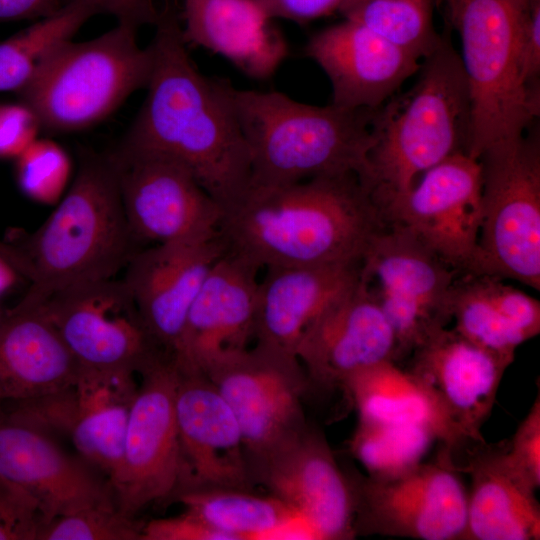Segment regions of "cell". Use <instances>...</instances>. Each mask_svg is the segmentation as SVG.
Here are the masks:
<instances>
[{
    "instance_id": "28",
    "label": "cell",
    "mask_w": 540,
    "mask_h": 540,
    "mask_svg": "<svg viewBox=\"0 0 540 540\" xmlns=\"http://www.w3.org/2000/svg\"><path fill=\"white\" fill-rule=\"evenodd\" d=\"M508 441L475 443L465 471L471 477L463 540H539L540 505L506 459Z\"/></svg>"
},
{
    "instance_id": "37",
    "label": "cell",
    "mask_w": 540,
    "mask_h": 540,
    "mask_svg": "<svg viewBox=\"0 0 540 540\" xmlns=\"http://www.w3.org/2000/svg\"><path fill=\"white\" fill-rule=\"evenodd\" d=\"M506 459L534 490L540 487V394L508 441Z\"/></svg>"
},
{
    "instance_id": "38",
    "label": "cell",
    "mask_w": 540,
    "mask_h": 540,
    "mask_svg": "<svg viewBox=\"0 0 540 540\" xmlns=\"http://www.w3.org/2000/svg\"><path fill=\"white\" fill-rule=\"evenodd\" d=\"M43 525L35 504L0 479V540L37 539Z\"/></svg>"
},
{
    "instance_id": "22",
    "label": "cell",
    "mask_w": 540,
    "mask_h": 540,
    "mask_svg": "<svg viewBox=\"0 0 540 540\" xmlns=\"http://www.w3.org/2000/svg\"><path fill=\"white\" fill-rule=\"evenodd\" d=\"M259 271L226 250L212 265L173 355L180 370L203 374L219 360L248 347L254 339Z\"/></svg>"
},
{
    "instance_id": "21",
    "label": "cell",
    "mask_w": 540,
    "mask_h": 540,
    "mask_svg": "<svg viewBox=\"0 0 540 540\" xmlns=\"http://www.w3.org/2000/svg\"><path fill=\"white\" fill-rule=\"evenodd\" d=\"M175 413L181 465L176 493L216 487L250 490L239 424L204 374L179 369Z\"/></svg>"
},
{
    "instance_id": "7",
    "label": "cell",
    "mask_w": 540,
    "mask_h": 540,
    "mask_svg": "<svg viewBox=\"0 0 540 540\" xmlns=\"http://www.w3.org/2000/svg\"><path fill=\"white\" fill-rule=\"evenodd\" d=\"M136 33L118 23L91 40L61 42L16 92L21 103L34 112L40 127L52 132L99 123L149 83L152 47H140Z\"/></svg>"
},
{
    "instance_id": "18",
    "label": "cell",
    "mask_w": 540,
    "mask_h": 540,
    "mask_svg": "<svg viewBox=\"0 0 540 540\" xmlns=\"http://www.w3.org/2000/svg\"><path fill=\"white\" fill-rule=\"evenodd\" d=\"M309 526L315 540H350L354 501L350 480L325 437L307 425L253 472Z\"/></svg>"
},
{
    "instance_id": "31",
    "label": "cell",
    "mask_w": 540,
    "mask_h": 540,
    "mask_svg": "<svg viewBox=\"0 0 540 540\" xmlns=\"http://www.w3.org/2000/svg\"><path fill=\"white\" fill-rule=\"evenodd\" d=\"M176 496L187 512L230 540L285 539L294 523L304 522L277 497L248 489L198 488Z\"/></svg>"
},
{
    "instance_id": "36",
    "label": "cell",
    "mask_w": 540,
    "mask_h": 540,
    "mask_svg": "<svg viewBox=\"0 0 540 540\" xmlns=\"http://www.w3.org/2000/svg\"><path fill=\"white\" fill-rule=\"evenodd\" d=\"M142 526L113 507H93L57 517L42 527L39 540H141Z\"/></svg>"
},
{
    "instance_id": "42",
    "label": "cell",
    "mask_w": 540,
    "mask_h": 540,
    "mask_svg": "<svg viewBox=\"0 0 540 540\" xmlns=\"http://www.w3.org/2000/svg\"><path fill=\"white\" fill-rule=\"evenodd\" d=\"M520 53L522 76L527 86L540 89V0H528L524 9Z\"/></svg>"
},
{
    "instance_id": "45",
    "label": "cell",
    "mask_w": 540,
    "mask_h": 540,
    "mask_svg": "<svg viewBox=\"0 0 540 540\" xmlns=\"http://www.w3.org/2000/svg\"><path fill=\"white\" fill-rule=\"evenodd\" d=\"M0 255L6 258L15 267L21 277L28 280L29 270L27 263L23 255L14 245L0 241Z\"/></svg>"
},
{
    "instance_id": "16",
    "label": "cell",
    "mask_w": 540,
    "mask_h": 540,
    "mask_svg": "<svg viewBox=\"0 0 540 540\" xmlns=\"http://www.w3.org/2000/svg\"><path fill=\"white\" fill-rule=\"evenodd\" d=\"M119 172L128 224L140 243H167L216 235L221 206L192 172L169 157L111 151Z\"/></svg>"
},
{
    "instance_id": "43",
    "label": "cell",
    "mask_w": 540,
    "mask_h": 540,
    "mask_svg": "<svg viewBox=\"0 0 540 540\" xmlns=\"http://www.w3.org/2000/svg\"><path fill=\"white\" fill-rule=\"evenodd\" d=\"M271 19L305 24L339 12L347 0H256Z\"/></svg>"
},
{
    "instance_id": "23",
    "label": "cell",
    "mask_w": 540,
    "mask_h": 540,
    "mask_svg": "<svg viewBox=\"0 0 540 540\" xmlns=\"http://www.w3.org/2000/svg\"><path fill=\"white\" fill-rule=\"evenodd\" d=\"M304 53L329 78L331 104L347 109L379 108L421 64L414 54L348 19L313 34Z\"/></svg>"
},
{
    "instance_id": "40",
    "label": "cell",
    "mask_w": 540,
    "mask_h": 540,
    "mask_svg": "<svg viewBox=\"0 0 540 540\" xmlns=\"http://www.w3.org/2000/svg\"><path fill=\"white\" fill-rule=\"evenodd\" d=\"M40 123L25 104H0V158H17L35 139Z\"/></svg>"
},
{
    "instance_id": "8",
    "label": "cell",
    "mask_w": 540,
    "mask_h": 540,
    "mask_svg": "<svg viewBox=\"0 0 540 540\" xmlns=\"http://www.w3.org/2000/svg\"><path fill=\"white\" fill-rule=\"evenodd\" d=\"M482 167V219L472 274L514 279L540 289V134L494 145Z\"/></svg>"
},
{
    "instance_id": "25",
    "label": "cell",
    "mask_w": 540,
    "mask_h": 540,
    "mask_svg": "<svg viewBox=\"0 0 540 540\" xmlns=\"http://www.w3.org/2000/svg\"><path fill=\"white\" fill-rule=\"evenodd\" d=\"M360 260L264 268L257 291L256 343L296 356L309 326L357 284Z\"/></svg>"
},
{
    "instance_id": "5",
    "label": "cell",
    "mask_w": 540,
    "mask_h": 540,
    "mask_svg": "<svg viewBox=\"0 0 540 540\" xmlns=\"http://www.w3.org/2000/svg\"><path fill=\"white\" fill-rule=\"evenodd\" d=\"M228 93L249 152V185L363 176L374 110L315 106L277 91L237 89L230 82Z\"/></svg>"
},
{
    "instance_id": "2",
    "label": "cell",
    "mask_w": 540,
    "mask_h": 540,
    "mask_svg": "<svg viewBox=\"0 0 540 540\" xmlns=\"http://www.w3.org/2000/svg\"><path fill=\"white\" fill-rule=\"evenodd\" d=\"M385 225L357 174L277 185H249L222 209L218 234L226 251L260 270L360 260Z\"/></svg>"
},
{
    "instance_id": "30",
    "label": "cell",
    "mask_w": 540,
    "mask_h": 540,
    "mask_svg": "<svg viewBox=\"0 0 540 540\" xmlns=\"http://www.w3.org/2000/svg\"><path fill=\"white\" fill-rule=\"evenodd\" d=\"M347 396L358 418L426 427L452 454L471 442L435 395L393 361L356 374L349 381Z\"/></svg>"
},
{
    "instance_id": "46",
    "label": "cell",
    "mask_w": 540,
    "mask_h": 540,
    "mask_svg": "<svg viewBox=\"0 0 540 540\" xmlns=\"http://www.w3.org/2000/svg\"><path fill=\"white\" fill-rule=\"evenodd\" d=\"M18 277H21V275L15 267L0 255V295L10 289Z\"/></svg>"
},
{
    "instance_id": "1",
    "label": "cell",
    "mask_w": 540,
    "mask_h": 540,
    "mask_svg": "<svg viewBox=\"0 0 540 540\" xmlns=\"http://www.w3.org/2000/svg\"><path fill=\"white\" fill-rule=\"evenodd\" d=\"M155 27L147 95L116 149L180 162L223 209L247 189L251 174L229 81L197 69L181 37L178 11Z\"/></svg>"
},
{
    "instance_id": "39",
    "label": "cell",
    "mask_w": 540,
    "mask_h": 540,
    "mask_svg": "<svg viewBox=\"0 0 540 540\" xmlns=\"http://www.w3.org/2000/svg\"><path fill=\"white\" fill-rule=\"evenodd\" d=\"M87 5L94 14L105 13L116 17L118 23L138 29L144 25H158L177 10L175 0H66Z\"/></svg>"
},
{
    "instance_id": "19",
    "label": "cell",
    "mask_w": 540,
    "mask_h": 540,
    "mask_svg": "<svg viewBox=\"0 0 540 540\" xmlns=\"http://www.w3.org/2000/svg\"><path fill=\"white\" fill-rule=\"evenodd\" d=\"M307 379L349 402V381L383 361L397 359V340L380 307L359 283L329 305L303 334L295 351Z\"/></svg>"
},
{
    "instance_id": "17",
    "label": "cell",
    "mask_w": 540,
    "mask_h": 540,
    "mask_svg": "<svg viewBox=\"0 0 540 540\" xmlns=\"http://www.w3.org/2000/svg\"><path fill=\"white\" fill-rule=\"evenodd\" d=\"M96 470L68 455L45 432L9 418L0 408V479L35 504L43 526L79 510L117 507L109 481Z\"/></svg>"
},
{
    "instance_id": "33",
    "label": "cell",
    "mask_w": 540,
    "mask_h": 540,
    "mask_svg": "<svg viewBox=\"0 0 540 540\" xmlns=\"http://www.w3.org/2000/svg\"><path fill=\"white\" fill-rule=\"evenodd\" d=\"M435 441V435L420 425L358 418L349 448L368 476L389 478L423 462Z\"/></svg>"
},
{
    "instance_id": "15",
    "label": "cell",
    "mask_w": 540,
    "mask_h": 540,
    "mask_svg": "<svg viewBox=\"0 0 540 540\" xmlns=\"http://www.w3.org/2000/svg\"><path fill=\"white\" fill-rule=\"evenodd\" d=\"M34 307L52 323L79 367L138 371L161 351L123 279L66 288Z\"/></svg>"
},
{
    "instance_id": "10",
    "label": "cell",
    "mask_w": 540,
    "mask_h": 540,
    "mask_svg": "<svg viewBox=\"0 0 540 540\" xmlns=\"http://www.w3.org/2000/svg\"><path fill=\"white\" fill-rule=\"evenodd\" d=\"M452 452L389 478L348 475L355 535L463 540L467 495Z\"/></svg>"
},
{
    "instance_id": "11",
    "label": "cell",
    "mask_w": 540,
    "mask_h": 540,
    "mask_svg": "<svg viewBox=\"0 0 540 540\" xmlns=\"http://www.w3.org/2000/svg\"><path fill=\"white\" fill-rule=\"evenodd\" d=\"M203 374L236 417L251 477L271 453L306 426L301 401L309 385L295 355L256 343L224 357Z\"/></svg>"
},
{
    "instance_id": "27",
    "label": "cell",
    "mask_w": 540,
    "mask_h": 540,
    "mask_svg": "<svg viewBox=\"0 0 540 540\" xmlns=\"http://www.w3.org/2000/svg\"><path fill=\"white\" fill-rule=\"evenodd\" d=\"M78 370L37 307L18 303L0 320V407L62 391L75 382Z\"/></svg>"
},
{
    "instance_id": "14",
    "label": "cell",
    "mask_w": 540,
    "mask_h": 540,
    "mask_svg": "<svg viewBox=\"0 0 540 540\" xmlns=\"http://www.w3.org/2000/svg\"><path fill=\"white\" fill-rule=\"evenodd\" d=\"M134 372L79 367L68 388L14 403L5 414L46 434L65 436L80 458L105 474L110 483L121 461L127 419L138 387Z\"/></svg>"
},
{
    "instance_id": "6",
    "label": "cell",
    "mask_w": 540,
    "mask_h": 540,
    "mask_svg": "<svg viewBox=\"0 0 540 540\" xmlns=\"http://www.w3.org/2000/svg\"><path fill=\"white\" fill-rule=\"evenodd\" d=\"M528 0H446L461 40L471 127L467 154L522 136L540 114V89L522 76L520 33Z\"/></svg>"
},
{
    "instance_id": "3",
    "label": "cell",
    "mask_w": 540,
    "mask_h": 540,
    "mask_svg": "<svg viewBox=\"0 0 540 540\" xmlns=\"http://www.w3.org/2000/svg\"><path fill=\"white\" fill-rule=\"evenodd\" d=\"M123 207L111 152H83L68 193L42 226L14 245L29 270L20 304L34 306L52 294L114 278L140 250Z\"/></svg>"
},
{
    "instance_id": "35",
    "label": "cell",
    "mask_w": 540,
    "mask_h": 540,
    "mask_svg": "<svg viewBox=\"0 0 540 540\" xmlns=\"http://www.w3.org/2000/svg\"><path fill=\"white\" fill-rule=\"evenodd\" d=\"M71 162L55 142L35 139L16 158V179L21 191L42 204H55L69 180Z\"/></svg>"
},
{
    "instance_id": "29",
    "label": "cell",
    "mask_w": 540,
    "mask_h": 540,
    "mask_svg": "<svg viewBox=\"0 0 540 540\" xmlns=\"http://www.w3.org/2000/svg\"><path fill=\"white\" fill-rule=\"evenodd\" d=\"M450 313L453 329L510 363L517 347L540 333L539 300L497 276L458 274Z\"/></svg>"
},
{
    "instance_id": "9",
    "label": "cell",
    "mask_w": 540,
    "mask_h": 540,
    "mask_svg": "<svg viewBox=\"0 0 540 540\" xmlns=\"http://www.w3.org/2000/svg\"><path fill=\"white\" fill-rule=\"evenodd\" d=\"M458 273L408 231L385 224L365 248L359 283L380 307L397 340L396 363L451 322Z\"/></svg>"
},
{
    "instance_id": "44",
    "label": "cell",
    "mask_w": 540,
    "mask_h": 540,
    "mask_svg": "<svg viewBox=\"0 0 540 540\" xmlns=\"http://www.w3.org/2000/svg\"><path fill=\"white\" fill-rule=\"evenodd\" d=\"M66 5V0H0V21L43 19Z\"/></svg>"
},
{
    "instance_id": "13",
    "label": "cell",
    "mask_w": 540,
    "mask_h": 540,
    "mask_svg": "<svg viewBox=\"0 0 540 540\" xmlns=\"http://www.w3.org/2000/svg\"><path fill=\"white\" fill-rule=\"evenodd\" d=\"M377 206L385 224L411 233L458 274L473 273L482 219L478 159L456 153Z\"/></svg>"
},
{
    "instance_id": "26",
    "label": "cell",
    "mask_w": 540,
    "mask_h": 540,
    "mask_svg": "<svg viewBox=\"0 0 540 540\" xmlns=\"http://www.w3.org/2000/svg\"><path fill=\"white\" fill-rule=\"evenodd\" d=\"M186 46L202 47L246 76L271 77L288 55V44L256 0H181L178 11Z\"/></svg>"
},
{
    "instance_id": "32",
    "label": "cell",
    "mask_w": 540,
    "mask_h": 540,
    "mask_svg": "<svg viewBox=\"0 0 540 540\" xmlns=\"http://www.w3.org/2000/svg\"><path fill=\"white\" fill-rule=\"evenodd\" d=\"M439 0H347L339 13L421 60L440 43L434 27Z\"/></svg>"
},
{
    "instance_id": "34",
    "label": "cell",
    "mask_w": 540,
    "mask_h": 540,
    "mask_svg": "<svg viewBox=\"0 0 540 540\" xmlns=\"http://www.w3.org/2000/svg\"><path fill=\"white\" fill-rule=\"evenodd\" d=\"M93 15L87 5L73 2L1 42L0 92L21 89L47 54L61 42L72 39Z\"/></svg>"
},
{
    "instance_id": "24",
    "label": "cell",
    "mask_w": 540,
    "mask_h": 540,
    "mask_svg": "<svg viewBox=\"0 0 540 540\" xmlns=\"http://www.w3.org/2000/svg\"><path fill=\"white\" fill-rule=\"evenodd\" d=\"M410 356L406 370L435 395L472 443L485 442L481 428L511 363L447 327Z\"/></svg>"
},
{
    "instance_id": "12",
    "label": "cell",
    "mask_w": 540,
    "mask_h": 540,
    "mask_svg": "<svg viewBox=\"0 0 540 540\" xmlns=\"http://www.w3.org/2000/svg\"><path fill=\"white\" fill-rule=\"evenodd\" d=\"M138 371L141 384L129 411L121 461L110 482L117 508L129 517L173 495L181 468L175 413L179 368L171 355L160 351Z\"/></svg>"
},
{
    "instance_id": "20",
    "label": "cell",
    "mask_w": 540,
    "mask_h": 540,
    "mask_svg": "<svg viewBox=\"0 0 540 540\" xmlns=\"http://www.w3.org/2000/svg\"><path fill=\"white\" fill-rule=\"evenodd\" d=\"M219 234L140 249L123 279L156 347L174 355L191 305L212 265L225 252Z\"/></svg>"
},
{
    "instance_id": "4",
    "label": "cell",
    "mask_w": 540,
    "mask_h": 540,
    "mask_svg": "<svg viewBox=\"0 0 540 540\" xmlns=\"http://www.w3.org/2000/svg\"><path fill=\"white\" fill-rule=\"evenodd\" d=\"M416 82L373 111V144L360 179L378 205L425 171L468 152L471 104L460 55L448 35L422 59Z\"/></svg>"
},
{
    "instance_id": "41",
    "label": "cell",
    "mask_w": 540,
    "mask_h": 540,
    "mask_svg": "<svg viewBox=\"0 0 540 540\" xmlns=\"http://www.w3.org/2000/svg\"><path fill=\"white\" fill-rule=\"evenodd\" d=\"M141 540H230L191 513L155 519L142 526Z\"/></svg>"
}]
</instances>
